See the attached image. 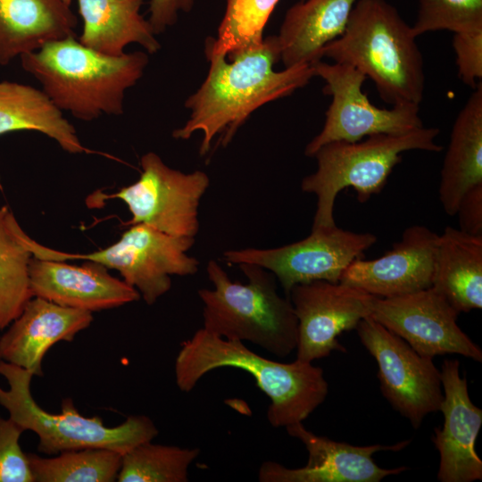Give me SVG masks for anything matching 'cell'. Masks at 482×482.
Segmentation results:
<instances>
[{
	"label": "cell",
	"instance_id": "cell-15",
	"mask_svg": "<svg viewBox=\"0 0 482 482\" xmlns=\"http://www.w3.org/2000/svg\"><path fill=\"white\" fill-rule=\"evenodd\" d=\"M288 435L300 440L308 452L305 466L289 469L275 461L263 462L258 473L261 482H379L408 470L403 466L383 469L372 455L379 451H400L410 440L394 445H353L333 441L311 432L302 422L286 427Z\"/></svg>",
	"mask_w": 482,
	"mask_h": 482
},
{
	"label": "cell",
	"instance_id": "cell-2",
	"mask_svg": "<svg viewBox=\"0 0 482 482\" xmlns=\"http://www.w3.org/2000/svg\"><path fill=\"white\" fill-rule=\"evenodd\" d=\"M20 59L59 110L84 121L123 113L126 91L140 79L149 62L146 52L105 54L76 37L50 42Z\"/></svg>",
	"mask_w": 482,
	"mask_h": 482
},
{
	"label": "cell",
	"instance_id": "cell-4",
	"mask_svg": "<svg viewBox=\"0 0 482 482\" xmlns=\"http://www.w3.org/2000/svg\"><path fill=\"white\" fill-rule=\"evenodd\" d=\"M416 37L387 1L357 0L344 33L324 46L321 58L358 70L393 105H420L425 74Z\"/></svg>",
	"mask_w": 482,
	"mask_h": 482
},
{
	"label": "cell",
	"instance_id": "cell-22",
	"mask_svg": "<svg viewBox=\"0 0 482 482\" xmlns=\"http://www.w3.org/2000/svg\"><path fill=\"white\" fill-rule=\"evenodd\" d=\"M482 184V83L457 114L440 173L439 200L454 216L461 196Z\"/></svg>",
	"mask_w": 482,
	"mask_h": 482
},
{
	"label": "cell",
	"instance_id": "cell-26",
	"mask_svg": "<svg viewBox=\"0 0 482 482\" xmlns=\"http://www.w3.org/2000/svg\"><path fill=\"white\" fill-rule=\"evenodd\" d=\"M18 225L12 211L0 207V331L33 297L29 277L32 254L19 237Z\"/></svg>",
	"mask_w": 482,
	"mask_h": 482
},
{
	"label": "cell",
	"instance_id": "cell-3",
	"mask_svg": "<svg viewBox=\"0 0 482 482\" xmlns=\"http://www.w3.org/2000/svg\"><path fill=\"white\" fill-rule=\"evenodd\" d=\"M224 367L240 369L253 377L270 400L267 419L274 428L303 422L328 393L323 370L312 362L267 359L242 341L217 337L204 328L181 344L174 364L177 386L188 393L205 374Z\"/></svg>",
	"mask_w": 482,
	"mask_h": 482
},
{
	"label": "cell",
	"instance_id": "cell-32",
	"mask_svg": "<svg viewBox=\"0 0 482 482\" xmlns=\"http://www.w3.org/2000/svg\"><path fill=\"white\" fill-rule=\"evenodd\" d=\"M453 47L458 76L464 84L474 89L482 78V30L454 33Z\"/></svg>",
	"mask_w": 482,
	"mask_h": 482
},
{
	"label": "cell",
	"instance_id": "cell-13",
	"mask_svg": "<svg viewBox=\"0 0 482 482\" xmlns=\"http://www.w3.org/2000/svg\"><path fill=\"white\" fill-rule=\"evenodd\" d=\"M458 315L431 287L395 297L373 295L370 316L422 356L456 353L480 362L482 351L460 328Z\"/></svg>",
	"mask_w": 482,
	"mask_h": 482
},
{
	"label": "cell",
	"instance_id": "cell-8",
	"mask_svg": "<svg viewBox=\"0 0 482 482\" xmlns=\"http://www.w3.org/2000/svg\"><path fill=\"white\" fill-rule=\"evenodd\" d=\"M195 237H175L145 224L130 225L112 245L90 253H70L40 243L36 257L56 261H92L117 270L151 305L171 287L170 276L197 272L199 262L187 254Z\"/></svg>",
	"mask_w": 482,
	"mask_h": 482
},
{
	"label": "cell",
	"instance_id": "cell-31",
	"mask_svg": "<svg viewBox=\"0 0 482 482\" xmlns=\"http://www.w3.org/2000/svg\"><path fill=\"white\" fill-rule=\"evenodd\" d=\"M24 429L0 416V482H34L28 453L20 445Z\"/></svg>",
	"mask_w": 482,
	"mask_h": 482
},
{
	"label": "cell",
	"instance_id": "cell-7",
	"mask_svg": "<svg viewBox=\"0 0 482 482\" xmlns=\"http://www.w3.org/2000/svg\"><path fill=\"white\" fill-rule=\"evenodd\" d=\"M0 375L9 386L8 389L0 386V405L24 431L37 436L41 453L55 455L71 450L107 448L124 454L158 435L154 421L145 415H131L110 428L99 416H83L71 398L62 400L60 413L48 412L32 396L30 383L34 375L30 371L0 360Z\"/></svg>",
	"mask_w": 482,
	"mask_h": 482
},
{
	"label": "cell",
	"instance_id": "cell-10",
	"mask_svg": "<svg viewBox=\"0 0 482 482\" xmlns=\"http://www.w3.org/2000/svg\"><path fill=\"white\" fill-rule=\"evenodd\" d=\"M315 76L325 81L323 91L332 96L324 126L306 145L304 154H313L322 145L334 142H356L377 134L399 135L423 127L420 105L375 106L362 92L367 79L361 71L342 63L319 61L312 64Z\"/></svg>",
	"mask_w": 482,
	"mask_h": 482
},
{
	"label": "cell",
	"instance_id": "cell-28",
	"mask_svg": "<svg viewBox=\"0 0 482 482\" xmlns=\"http://www.w3.org/2000/svg\"><path fill=\"white\" fill-rule=\"evenodd\" d=\"M279 0H226L217 37L205 44L206 57L229 55L260 46L264 28Z\"/></svg>",
	"mask_w": 482,
	"mask_h": 482
},
{
	"label": "cell",
	"instance_id": "cell-18",
	"mask_svg": "<svg viewBox=\"0 0 482 482\" xmlns=\"http://www.w3.org/2000/svg\"><path fill=\"white\" fill-rule=\"evenodd\" d=\"M82 262L77 265L68 261L32 256L29 267L32 295L90 312L117 308L140 299L135 287L112 276L104 265L92 261Z\"/></svg>",
	"mask_w": 482,
	"mask_h": 482
},
{
	"label": "cell",
	"instance_id": "cell-6",
	"mask_svg": "<svg viewBox=\"0 0 482 482\" xmlns=\"http://www.w3.org/2000/svg\"><path fill=\"white\" fill-rule=\"evenodd\" d=\"M436 128L421 127L404 134H377L356 142L334 141L313 154L317 170L304 177L301 188L317 197L312 229L336 225L334 205L338 193L352 187L360 203L381 192L402 154L411 150L440 152Z\"/></svg>",
	"mask_w": 482,
	"mask_h": 482
},
{
	"label": "cell",
	"instance_id": "cell-33",
	"mask_svg": "<svg viewBox=\"0 0 482 482\" xmlns=\"http://www.w3.org/2000/svg\"><path fill=\"white\" fill-rule=\"evenodd\" d=\"M197 0H150L147 19L156 35L173 26L180 13L190 12Z\"/></svg>",
	"mask_w": 482,
	"mask_h": 482
},
{
	"label": "cell",
	"instance_id": "cell-5",
	"mask_svg": "<svg viewBox=\"0 0 482 482\" xmlns=\"http://www.w3.org/2000/svg\"><path fill=\"white\" fill-rule=\"evenodd\" d=\"M247 278L243 284L230 279L214 260L207 264L212 289L202 288L204 328L229 340L248 341L278 357L296 348L297 319L287 296L277 292L276 277L251 263L238 264Z\"/></svg>",
	"mask_w": 482,
	"mask_h": 482
},
{
	"label": "cell",
	"instance_id": "cell-12",
	"mask_svg": "<svg viewBox=\"0 0 482 482\" xmlns=\"http://www.w3.org/2000/svg\"><path fill=\"white\" fill-rule=\"evenodd\" d=\"M378 364L380 390L391 406L418 429L424 418L440 410L444 398L440 370L403 338L370 316L355 328Z\"/></svg>",
	"mask_w": 482,
	"mask_h": 482
},
{
	"label": "cell",
	"instance_id": "cell-23",
	"mask_svg": "<svg viewBox=\"0 0 482 482\" xmlns=\"http://www.w3.org/2000/svg\"><path fill=\"white\" fill-rule=\"evenodd\" d=\"M145 0H78L84 46L110 55L125 54L130 44L147 54L161 48L148 20L140 12Z\"/></svg>",
	"mask_w": 482,
	"mask_h": 482
},
{
	"label": "cell",
	"instance_id": "cell-29",
	"mask_svg": "<svg viewBox=\"0 0 482 482\" xmlns=\"http://www.w3.org/2000/svg\"><path fill=\"white\" fill-rule=\"evenodd\" d=\"M199 453L198 448H182L146 441L122 454L117 480L187 482L188 468Z\"/></svg>",
	"mask_w": 482,
	"mask_h": 482
},
{
	"label": "cell",
	"instance_id": "cell-19",
	"mask_svg": "<svg viewBox=\"0 0 482 482\" xmlns=\"http://www.w3.org/2000/svg\"><path fill=\"white\" fill-rule=\"evenodd\" d=\"M93 320L90 312L33 296L0 336V360L41 377L48 350L61 341L71 342Z\"/></svg>",
	"mask_w": 482,
	"mask_h": 482
},
{
	"label": "cell",
	"instance_id": "cell-35",
	"mask_svg": "<svg viewBox=\"0 0 482 482\" xmlns=\"http://www.w3.org/2000/svg\"><path fill=\"white\" fill-rule=\"evenodd\" d=\"M67 4L71 5L72 0H63Z\"/></svg>",
	"mask_w": 482,
	"mask_h": 482
},
{
	"label": "cell",
	"instance_id": "cell-1",
	"mask_svg": "<svg viewBox=\"0 0 482 482\" xmlns=\"http://www.w3.org/2000/svg\"><path fill=\"white\" fill-rule=\"evenodd\" d=\"M208 57L210 68L200 87L186 101L190 115L186 123L172 132L176 139L187 140L196 131L203 134L201 156L211 149L220 136L222 146L256 109L293 94L315 76L312 65L299 64L275 71L280 61L276 36L264 38L255 47L229 55Z\"/></svg>",
	"mask_w": 482,
	"mask_h": 482
},
{
	"label": "cell",
	"instance_id": "cell-9",
	"mask_svg": "<svg viewBox=\"0 0 482 482\" xmlns=\"http://www.w3.org/2000/svg\"><path fill=\"white\" fill-rule=\"evenodd\" d=\"M140 167L136 182L112 194L96 192L89 201L124 202L131 214L126 226L145 224L168 235L195 237L200 228V201L210 184L207 174L172 169L153 152L141 157Z\"/></svg>",
	"mask_w": 482,
	"mask_h": 482
},
{
	"label": "cell",
	"instance_id": "cell-21",
	"mask_svg": "<svg viewBox=\"0 0 482 482\" xmlns=\"http://www.w3.org/2000/svg\"><path fill=\"white\" fill-rule=\"evenodd\" d=\"M356 1L303 0L292 5L276 36L285 68L320 61L324 46L344 33Z\"/></svg>",
	"mask_w": 482,
	"mask_h": 482
},
{
	"label": "cell",
	"instance_id": "cell-34",
	"mask_svg": "<svg viewBox=\"0 0 482 482\" xmlns=\"http://www.w3.org/2000/svg\"><path fill=\"white\" fill-rule=\"evenodd\" d=\"M455 215L459 229L470 235H482V184L472 187L461 196Z\"/></svg>",
	"mask_w": 482,
	"mask_h": 482
},
{
	"label": "cell",
	"instance_id": "cell-14",
	"mask_svg": "<svg viewBox=\"0 0 482 482\" xmlns=\"http://www.w3.org/2000/svg\"><path fill=\"white\" fill-rule=\"evenodd\" d=\"M372 296L340 282L315 280L295 285L287 297L298 323L296 360L312 362L333 351L345 353L337 337L370 315Z\"/></svg>",
	"mask_w": 482,
	"mask_h": 482
},
{
	"label": "cell",
	"instance_id": "cell-25",
	"mask_svg": "<svg viewBox=\"0 0 482 482\" xmlns=\"http://www.w3.org/2000/svg\"><path fill=\"white\" fill-rule=\"evenodd\" d=\"M34 130L54 140L70 154L95 153L80 141L73 125L47 96L29 85L0 81V136Z\"/></svg>",
	"mask_w": 482,
	"mask_h": 482
},
{
	"label": "cell",
	"instance_id": "cell-11",
	"mask_svg": "<svg viewBox=\"0 0 482 482\" xmlns=\"http://www.w3.org/2000/svg\"><path fill=\"white\" fill-rule=\"evenodd\" d=\"M376 242L372 233H356L335 225L312 229L307 237L279 247L228 250L223 259L229 264L251 263L270 271L287 296L297 284L339 282L346 268Z\"/></svg>",
	"mask_w": 482,
	"mask_h": 482
},
{
	"label": "cell",
	"instance_id": "cell-20",
	"mask_svg": "<svg viewBox=\"0 0 482 482\" xmlns=\"http://www.w3.org/2000/svg\"><path fill=\"white\" fill-rule=\"evenodd\" d=\"M78 21L63 0H0V65L76 37Z\"/></svg>",
	"mask_w": 482,
	"mask_h": 482
},
{
	"label": "cell",
	"instance_id": "cell-24",
	"mask_svg": "<svg viewBox=\"0 0 482 482\" xmlns=\"http://www.w3.org/2000/svg\"><path fill=\"white\" fill-rule=\"evenodd\" d=\"M431 287L459 313L482 308V235L445 229L438 237Z\"/></svg>",
	"mask_w": 482,
	"mask_h": 482
},
{
	"label": "cell",
	"instance_id": "cell-17",
	"mask_svg": "<svg viewBox=\"0 0 482 482\" xmlns=\"http://www.w3.org/2000/svg\"><path fill=\"white\" fill-rule=\"evenodd\" d=\"M460 362L445 360L440 377L444 398L441 428H434L432 442L439 453L437 479L441 482H473L482 479V461L475 442L482 425V410L471 402L466 378L460 376Z\"/></svg>",
	"mask_w": 482,
	"mask_h": 482
},
{
	"label": "cell",
	"instance_id": "cell-30",
	"mask_svg": "<svg viewBox=\"0 0 482 482\" xmlns=\"http://www.w3.org/2000/svg\"><path fill=\"white\" fill-rule=\"evenodd\" d=\"M416 37L446 29L453 33L482 30V0H419L411 26Z\"/></svg>",
	"mask_w": 482,
	"mask_h": 482
},
{
	"label": "cell",
	"instance_id": "cell-16",
	"mask_svg": "<svg viewBox=\"0 0 482 482\" xmlns=\"http://www.w3.org/2000/svg\"><path fill=\"white\" fill-rule=\"evenodd\" d=\"M438 237L425 226H410L380 257L354 260L339 282L382 298L431 287Z\"/></svg>",
	"mask_w": 482,
	"mask_h": 482
},
{
	"label": "cell",
	"instance_id": "cell-27",
	"mask_svg": "<svg viewBox=\"0 0 482 482\" xmlns=\"http://www.w3.org/2000/svg\"><path fill=\"white\" fill-rule=\"evenodd\" d=\"M122 454L107 448H84L49 457L28 453L34 482H113Z\"/></svg>",
	"mask_w": 482,
	"mask_h": 482
}]
</instances>
